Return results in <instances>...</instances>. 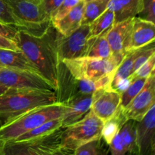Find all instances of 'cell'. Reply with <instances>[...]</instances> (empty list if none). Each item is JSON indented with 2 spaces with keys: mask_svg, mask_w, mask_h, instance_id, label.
<instances>
[{
  "mask_svg": "<svg viewBox=\"0 0 155 155\" xmlns=\"http://www.w3.org/2000/svg\"><path fill=\"white\" fill-rule=\"evenodd\" d=\"M92 95H84L69 100L64 104L67 108L61 117V127L66 128L80 120L91 109Z\"/></svg>",
  "mask_w": 155,
  "mask_h": 155,
  "instance_id": "obj_16",
  "label": "cell"
},
{
  "mask_svg": "<svg viewBox=\"0 0 155 155\" xmlns=\"http://www.w3.org/2000/svg\"><path fill=\"white\" fill-rule=\"evenodd\" d=\"M61 127V117L51 120L33 129L30 131L24 133L12 141L13 142H27V141L40 139V138L51 134Z\"/></svg>",
  "mask_w": 155,
  "mask_h": 155,
  "instance_id": "obj_20",
  "label": "cell"
},
{
  "mask_svg": "<svg viewBox=\"0 0 155 155\" xmlns=\"http://www.w3.org/2000/svg\"><path fill=\"white\" fill-rule=\"evenodd\" d=\"M133 18L116 23L106 34V38L111 50V57L118 65L129 51L130 32Z\"/></svg>",
  "mask_w": 155,
  "mask_h": 155,
  "instance_id": "obj_10",
  "label": "cell"
},
{
  "mask_svg": "<svg viewBox=\"0 0 155 155\" xmlns=\"http://www.w3.org/2000/svg\"><path fill=\"white\" fill-rule=\"evenodd\" d=\"M0 49H8L16 51H21L15 41L1 35H0Z\"/></svg>",
  "mask_w": 155,
  "mask_h": 155,
  "instance_id": "obj_34",
  "label": "cell"
},
{
  "mask_svg": "<svg viewBox=\"0 0 155 155\" xmlns=\"http://www.w3.org/2000/svg\"><path fill=\"white\" fill-rule=\"evenodd\" d=\"M104 122L89 111L75 124L63 128L61 134V146L75 151L81 145L101 137Z\"/></svg>",
  "mask_w": 155,
  "mask_h": 155,
  "instance_id": "obj_5",
  "label": "cell"
},
{
  "mask_svg": "<svg viewBox=\"0 0 155 155\" xmlns=\"http://www.w3.org/2000/svg\"><path fill=\"white\" fill-rule=\"evenodd\" d=\"M61 62L74 78L90 81H97L114 72L119 66L112 57L108 59L83 57Z\"/></svg>",
  "mask_w": 155,
  "mask_h": 155,
  "instance_id": "obj_6",
  "label": "cell"
},
{
  "mask_svg": "<svg viewBox=\"0 0 155 155\" xmlns=\"http://www.w3.org/2000/svg\"><path fill=\"white\" fill-rule=\"evenodd\" d=\"M0 63L3 68L33 71L39 74L37 68L30 61L21 51L0 49Z\"/></svg>",
  "mask_w": 155,
  "mask_h": 155,
  "instance_id": "obj_19",
  "label": "cell"
},
{
  "mask_svg": "<svg viewBox=\"0 0 155 155\" xmlns=\"http://www.w3.org/2000/svg\"><path fill=\"white\" fill-rule=\"evenodd\" d=\"M139 18L155 23V0H143V8Z\"/></svg>",
  "mask_w": 155,
  "mask_h": 155,
  "instance_id": "obj_32",
  "label": "cell"
},
{
  "mask_svg": "<svg viewBox=\"0 0 155 155\" xmlns=\"http://www.w3.org/2000/svg\"><path fill=\"white\" fill-rule=\"evenodd\" d=\"M85 3V1H80L64 18L52 23L53 27L61 35L69 36L81 25Z\"/></svg>",
  "mask_w": 155,
  "mask_h": 155,
  "instance_id": "obj_17",
  "label": "cell"
},
{
  "mask_svg": "<svg viewBox=\"0 0 155 155\" xmlns=\"http://www.w3.org/2000/svg\"><path fill=\"white\" fill-rule=\"evenodd\" d=\"M0 21L19 30L18 21L12 14L9 6L3 0H0Z\"/></svg>",
  "mask_w": 155,
  "mask_h": 155,
  "instance_id": "obj_29",
  "label": "cell"
},
{
  "mask_svg": "<svg viewBox=\"0 0 155 155\" xmlns=\"http://www.w3.org/2000/svg\"><path fill=\"white\" fill-rule=\"evenodd\" d=\"M120 94L109 88H101L92 94L91 110L105 122L114 116L120 108Z\"/></svg>",
  "mask_w": 155,
  "mask_h": 155,
  "instance_id": "obj_11",
  "label": "cell"
},
{
  "mask_svg": "<svg viewBox=\"0 0 155 155\" xmlns=\"http://www.w3.org/2000/svg\"><path fill=\"white\" fill-rule=\"evenodd\" d=\"M127 121V120L124 116L123 110L120 107L119 110L112 117L104 122L101 131V138L106 144L110 145L114 138L116 136L121 127Z\"/></svg>",
  "mask_w": 155,
  "mask_h": 155,
  "instance_id": "obj_23",
  "label": "cell"
},
{
  "mask_svg": "<svg viewBox=\"0 0 155 155\" xmlns=\"http://www.w3.org/2000/svg\"><path fill=\"white\" fill-rule=\"evenodd\" d=\"M18 30L11 26L5 24L0 21V35L16 41Z\"/></svg>",
  "mask_w": 155,
  "mask_h": 155,
  "instance_id": "obj_33",
  "label": "cell"
},
{
  "mask_svg": "<svg viewBox=\"0 0 155 155\" xmlns=\"http://www.w3.org/2000/svg\"><path fill=\"white\" fill-rule=\"evenodd\" d=\"M115 24L114 14L107 8L98 18L90 24V37L107 34L114 24Z\"/></svg>",
  "mask_w": 155,
  "mask_h": 155,
  "instance_id": "obj_24",
  "label": "cell"
},
{
  "mask_svg": "<svg viewBox=\"0 0 155 155\" xmlns=\"http://www.w3.org/2000/svg\"><path fill=\"white\" fill-rule=\"evenodd\" d=\"M58 103L54 91L8 89L0 95V123L6 124L39 107Z\"/></svg>",
  "mask_w": 155,
  "mask_h": 155,
  "instance_id": "obj_2",
  "label": "cell"
},
{
  "mask_svg": "<svg viewBox=\"0 0 155 155\" xmlns=\"http://www.w3.org/2000/svg\"><path fill=\"white\" fill-rule=\"evenodd\" d=\"M155 67V54H153L144 64L138 69L136 72L133 74V77L148 78L154 72Z\"/></svg>",
  "mask_w": 155,
  "mask_h": 155,
  "instance_id": "obj_31",
  "label": "cell"
},
{
  "mask_svg": "<svg viewBox=\"0 0 155 155\" xmlns=\"http://www.w3.org/2000/svg\"><path fill=\"white\" fill-rule=\"evenodd\" d=\"M59 34L51 25L39 36L18 30L15 41L21 51L37 68L39 74L53 85L56 91L58 87L61 62L58 51Z\"/></svg>",
  "mask_w": 155,
  "mask_h": 155,
  "instance_id": "obj_1",
  "label": "cell"
},
{
  "mask_svg": "<svg viewBox=\"0 0 155 155\" xmlns=\"http://www.w3.org/2000/svg\"><path fill=\"white\" fill-rule=\"evenodd\" d=\"M64 0H42L47 15L51 17V14L59 7ZM51 19V18H50Z\"/></svg>",
  "mask_w": 155,
  "mask_h": 155,
  "instance_id": "obj_35",
  "label": "cell"
},
{
  "mask_svg": "<svg viewBox=\"0 0 155 155\" xmlns=\"http://www.w3.org/2000/svg\"><path fill=\"white\" fill-rule=\"evenodd\" d=\"M90 38V26L80 25L68 36L59 34L58 51L60 61L85 57Z\"/></svg>",
  "mask_w": 155,
  "mask_h": 155,
  "instance_id": "obj_8",
  "label": "cell"
},
{
  "mask_svg": "<svg viewBox=\"0 0 155 155\" xmlns=\"http://www.w3.org/2000/svg\"><path fill=\"white\" fill-rule=\"evenodd\" d=\"M79 2L80 1L78 0H64L59 7L51 14L50 17L51 23L55 22L64 18Z\"/></svg>",
  "mask_w": 155,
  "mask_h": 155,
  "instance_id": "obj_30",
  "label": "cell"
},
{
  "mask_svg": "<svg viewBox=\"0 0 155 155\" xmlns=\"http://www.w3.org/2000/svg\"><path fill=\"white\" fill-rule=\"evenodd\" d=\"M155 104V72L146 80L145 86L129 105L123 110L127 120L139 122Z\"/></svg>",
  "mask_w": 155,
  "mask_h": 155,
  "instance_id": "obj_9",
  "label": "cell"
},
{
  "mask_svg": "<svg viewBox=\"0 0 155 155\" xmlns=\"http://www.w3.org/2000/svg\"><path fill=\"white\" fill-rule=\"evenodd\" d=\"M0 155H34L26 142H0Z\"/></svg>",
  "mask_w": 155,
  "mask_h": 155,
  "instance_id": "obj_28",
  "label": "cell"
},
{
  "mask_svg": "<svg viewBox=\"0 0 155 155\" xmlns=\"http://www.w3.org/2000/svg\"><path fill=\"white\" fill-rule=\"evenodd\" d=\"M111 55V50L106 38V34L89 38V45L85 57L108 59Z\"/></svg>",
  "mask_w": 155,
  "mask_h": 155,
  "instance_id": "obj_21",
  "label": "cell"
},
{
  "mask_svg": "<svg viewBox=\"0 0 155 155\" xmlns=\"http://www.w3.org/2000/svg\"><path fill=\"white\" fill-rule=\"evenodd\" d=\"M148 78H141V77H133L131 83L129 87L124 92L120 94V107L124 110L129 105L132 100L139 94L145 86Z\"/></svg>",
  "mask_w": 155,
  "mask_h": 155,
  "instance_id": "obj_27",
  "label": "cell"
},
{
  "mask_svg": "<svg viewBox=\"0 0 155 155\" xmlns=\"http://www.w3.org/2000/svg\"><path fill=\"white\" fill-rule=\"evenodd\" d=\"M126 155H139V153L138 152H128ZM151 155H155V152L151 154Z\"/></svg>",
  "mask_w": 155,
  "mask_h": 155,
  "instance_id": "obj_38",
  "label": "cell"
},
{
  "mask_svg": "<svg viewBox=\"0 0 155 155\" xmlns=\"http://www.w3.org/2000/svg\"><path fill=\"white\" fill-rule=\"evenodd\" d=\"M136 142L139 155L155 152V104L136 124Z\"/></svg>",
  "mask_w": 155,
  "mask_h": 155,
  "instance_id": "obj_12",
  "label": "cell"
},
{
  "mask_svg": "<svg viewBox=\"0 0 155 155\" xmlns=\"http://www.w3.org/2000/svg\"><path fill=\"white\" fill-rule=\"evenodd\" d=\"M107 8L114 14L116 24L139 15L143 8V0H110Z\"/></svg>",
  "mask_w": 155,
  "mask_h": 155,
  "instance_id": "obj_18",
  "label": "cell"
},
{
  "mask_svg": "<svg viewBox=\"0 0 155 155\" xmlns=\"http://www.w3.org/2000/svg\"><path fill=\"white\" fill-rule=\"evenodd\" d=\"M109 146L102 138L94 139L74 151V155H109Z\"/></svg>",
  "mask_w": 155,
  "mask_h": 155,
  "instance_id": "obj_26",
  "label": "cell"
},
{
  "mask_svg": "<svg viewBox=\"0 0 155 155\" xmlns=\"http://www.w3.org/2000/svg\"><path fill=\"white\" fill-rule=\"evenodd\" d=\"M3 68V67H2V65L1 64V63H0V68Z\"/></svg>",
  "mask_w": 155,
  "mask_h": 155,
  "instance_id": "obj_39",
  "label": "cell"
},
{
  "mask_svg": "<svg viewBox=\"0 0 155 155\" xmlns=\"http://www.w3.org/2000/svg\"><path fill=\"white\" fill-rule=\"evenodd\" d=\"M67 107L60 103L36 107L0 126V142H8L47 121L62 117Z\"/></svg>",
  "mask_w": 155,
  "mask_h": 155,
  "instance_id": "obj_3",
  "label": "cell"
},
{
  "mask_svg": "<svg viewBox=\"0 0 155 155\" xmlns=\"http://www.w3.org/2000/svg\"><path fill=\"white\" fill-rule=\"evenodd\" d=\"M78 1H85V0H78Z\"/></svg>",
  "mask_w": 155,
  "mask_h": 155,
  "instance_id": "obj_41",
  "label": "cell"
},
{
  "mask_svg": "<svg viewBox=\"0 0 155 155\" xmlns=\"http://www.w3.org/2000/svg\"><path fill=\"white\" fill-rule=\"evenodd\" d=\"M132 80H133V75L127 77V78L124 79V80H120V81L115 86V87L114 88L113 90L116 91L118 93L121 94L129 87V86H130V83H131Z\"/></svg>",
  "mask_w": 155,
  "mask_h": 155,
  "instance_id": "obj_36",
  "label": "cell"
},
{
  "mask_svg": "<svg viewBox=\"0 0 155 155\" xmlns=\"http://www.w3.org/2000/svg\"><path fill=\"white\" fill-rule=\"evenodd\" d=\"M0 84L7 89L54 91L49 81L38 73L11 68H0Z\"/></svg>",
  "mask_w": 155,
  "mask_h": 155,
  "instance_id": "obj_7",
  "label": "cell"
},
{
  "mask_svg": "<svg viewBox=\"0 0 155 155\" xmlns=\"http://www.w3.org/2000/svg\"><path fill=\"white\" fill-rule=\"evenodd\" d=\"M138 51H139V48L131 50L126 54L125 57L124 58L121 63L115 70L110 85V89H113L120 80H124V79L133 75V64H134L135 59L137 56Z\"/></svg>",
  "mask_w": 155,
  "mask_h": 155,
  "instance_id": "obj_22",
  "label": "cell"
},
{
  "mask_svg": "<svg viewBox=\"0 0 155 155\" xmlns=\"http://www.w3.org/2000/svg\"><path fill=\"white\" fill-rule=\"evenodd\" d=\"M61 127L51 134L40 139L27 141L34 155H74V151L61 146Z\"/></svg>",
  "mask_w": 155,
  "mask_h": 155,
  "instance_id": "obj_14",
  "label": "cell"
},
{
  "mask_svg": "<svg viewBox=\"0 0 155 155\" xmlns=\"http://www.w3.org/2000/svg\"><path fill=\"white\" fill-rule=\"evenodd\" d=\"M89 1H91V0H85V2H89Z\"/></svg>",
  "mask_w": 155,
  "mask_h": 155,
  "instance_id": "obj_40",
  "label": "cell"
},
{
  "mask_svg": "<svg viewBox=\"0 0 155 155\" xmlns=\"http://www.w3.org/2000/svg\"><path fill=\"white\" fill-rule=\"evenodd\" d=\"M7 89H8L7 88L5 87L4 86H2V85L0 84V95H2L5 92H6V90H7Z\"/></svg>",
  "mask_w": 155,
  "mask_h": 155,
  "instance_id": "obj_37",
  "label": "cell"
},
{
  "mask_svg": "<svg viewBox=\"0 0 155 155\" xmlns=\"http://www.w3.org/2000/svg\"><path fill=\"white\" fill-rule=\"evenodd\" d=\"M18 21L19 30L39 36L52 25L42 0H3Z\"/></svg>",
  "mask_w": 155,
  "mask_h": 155,
  "instance_id": "obj_4",
  "label": "cell"
},
{
  "mask_svg": "<svg viewBox=\"0 0 155 155\" xmlns=\"http://www.w3.org/2000/svg\"><path fill=\"white\" fill-rule=\"evenodd\" d=\"M136 124L128 120L123 125L109 146L110 155H126L128 152H138L136 146Z\"/></svg>",
  "mask_w": 155,
  "mask_h": 155,
  "instance_id": "obj_13",
  "label": "cell"
},
{
  "mask_svg": "<svg viewBox=\"0 0 155 155\" xmlns=\"http://www.w3.org/2000/svg\"><path fill=\"white\" fill-rule=\"evenodd\" d=\"M154 23L135 17L130 32L129 51L142 48L150 42H154Z\"/></svg>",
  "mask_w": 155,
  "mask_h": 155,
  "instance_id": "obj_15",
  "label": "cell"
},
{
  "mask_svg": "<svg viewBox=\"0 0 155 155\" xmlns=\"http://www.w3.org/2000/svg\"><path fill=\"white\" fill-rule=\"evenodd\" d=\"M110 0H91L85 3L81 25H90L97 18L107 10Z\"/></svg>",
  "mask_w": 155,
  "mask_h": 155,
  "instance_id": "obj_25",
  "label": "cell"
}]
</instances>
